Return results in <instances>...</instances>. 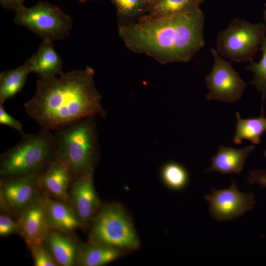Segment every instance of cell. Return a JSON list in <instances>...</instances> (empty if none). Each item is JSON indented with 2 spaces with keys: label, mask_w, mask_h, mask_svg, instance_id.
Here are the masks:
<instances>
[{
  "label": "cell",
  "mask_w": 266,
  "mask_h": 266,
  "mask_svg": "<svg viewBox=\"0 0 266 266\" xmlns=\"http://www.w3.org/2000/svg\"><path fill=\"white\" fill-rule=\"evenodd\" d=\"M31 73L27 60L22 65L0 73V104L13 98L22 90Z\"/></svg>",
  "instance_id": "obj_19"
},
{
  "label": "cell",
  "mask_w": 266,
  "mask_h": 266,
  "mask_svg": "<svg viewBox=\"0 0 266 266\" xmlns=\"http://www.w3.org/2000/svg\"><path fill=\"white\" fill-rule=\"evenodd\" d=\"M18 233V225L9 216L1 214L0 215V235L4 236L13 233Z\"/></svg>",
  "instance_id": "obj_26"
},
{
  "label": "cell",
  "mask_w": 266,
  "mask_h": 266,
  "mask_svg": "<svg viewBox=\"0 0 266 266\" xmlns=\"http://www.w3.org/2000/svg\"><path fill=\"white\" fill-rule=\"evenodd\" d=\"M204 20L198 6L171 15L121 22L118 33L134 53L162 64L186 62L204 46Z\"/></svg>",
  "instance_id": "obj_1"
},
{
  "label": "cell",
  "mask_w": 266,
  "mask_h": 266,
  "mask_svg": "<svg viewBox=\"0 0 266 266\" xmlns=\"http://www.w3.org/2000/svg\"><path fill=\"white\" fill-rule=\"evenodd\" d=\"M28 246L30 249L34 266H59L44 242L31 244Z\"/></svg>",
  "instance_id": "obj_25"
},
{
  "label": "cell",
  "mask_w": 266,
  "mask_h": 266,
  "mask_svg": "<svg viewBox=\"0 0 266 266\" xmlns=\"http://www.w3.org/2000/svg\"><path fill=\"white\" fill-rule=\"evenodd\" d=\"M115 7L122 22L135 21L146 13L150 5L146 0H109Z\"/></svg>",
  "instance_id": "obj_22"
},
{
  "label": "cell",
  "mask_w": 266,
  "mask_h": 266,
  "mask_svg": "<svg viewBox=\"0 0 266 266\" xmlns=\"http://www.w3.org/2000/svg\"><path fill=\"white\" fill-rule=\"evenodd\" d=\"M161 176L164 184L173 190L183 189L189 181L186 169L175 162H169L165 164L162 168Z\"/></svg>",
  "instance_id": "obj_23"
},
{
  "label": "cell",
  "mask_w": 266,
  "mask_h": 266,
  "mask_svg": "<svg viewBox=\"0 0 266 266\" xmlns=\"http://www.w3.org/2000/svg\"><path fill=\"white\" fill-rule=\"evenodd\" d=\"M246 179L247 183H257L259 184L261 187L266 188V170L250 171L249 173V176Z\"/></svg>",
  "instance_id": "obj_28"
},
{
  "label": "cell",
  "mask_w": 266,
  "mask_h": 266,
  "mask_svg": "<svg viewBox=\"0 0 266 266\" xmlns=\"http://www.w3.org/2000/svg\"><path fill=\"white\" fill-rule=\"evenodd\" d=\"M18 233L28 245L44 242L50 231L40 198L21 211Z\"/></svg>",
  "instance_id": "obj_12"
},
{
  "label": "cell",
  "mask_w": 266,
  "mask_h": 266,
  "mask_svg": "<svg viewBox=\"0 0 266 266\" xmlns=\"http://www.w3.org/2000/svg\"><path fill=\"white\" fill-rule=\"evenodd\" d=\"M65 233L50 230L44 243L59 266H71L75 265L78 245Z\"/></svg>",
  "instance_id": "obj_18"
},
{
  "label": "cell",
  "mask_w": 266,
  "mask_h": 266,
  "mask_svg": "<svg viewBox=\"0 0 266 266\" xmlns=\"http://www.w3.org/2000/svg\"><path fill=\"white\" fill-rule=\"evenodd\" d=\"M264 154H265V156L266 157V151L265 152Z\"/></svg>",
  "instance_id": "obj_33"
},
{
  "label": "cell",
  "mask_w": 266,
  "mask_h": 266,
  "mask_svg": "<svg viewBox=\"0 0 266 266\" xmlns=\"http://www.w3.org/2000/svg\"><path fill=\"white\" fill-rule=\"evenodd\" d=\"M210 51L214 64L211 72L205 78L209 90L206 99L234 102L241 97L246 84L231 63L224 60L217 51L213 48Z\"/></svg>",
  "instance_id": "obj_8"
},
{
  "label": "cell",
  "mask_w": 266,
  "mask_h": 266,
  "mask_svg": "<svg viewBox=\"0 0 266 266\" xmlns=\"http://www.w3.org/2000/svg\"><path fill=\"white\" fill-rule=\"evenodd\" d=\"M236 127L233 141L236 144L247 139L255 144L261 142L262 135L266 132V118L264 114L255 118L242 119L238 112L236 113Z\"/></svg>",
  "instance_id": "obj_20"
},
{
  "label": "cell",
  "mask_w": 266,
  "mask_h": 266,
  "mask_svg": "<svg viewBox=\"0 0 266 266\" xmlns=\"http://www.w3.org/2000/svg\"><path fill=\"white\" fill-rule=\"evenodd\" d=\"M146 0L148 2V3L149 4L150 6L151 5H152V4H153L154 3H155V2L158 1V0Z\"/></svg>",
  "instance_id": "obj_30"
},
{
  "label": "cell",
  "mask_w": 266,
  "mask_h": 266,
  "mask_svg": "<svg viewBox=\"0 0 266 266\" xmlns=\"http://www.w3.org/2000/svg\"><path fill=\"white\" fill-rule=\"evenodd\" d=\"M89 67L48 79L38 78L33 96L24 106L42 128L56 130L83 119L106 112Z\"/></svg>",
  "instance_id": "obj_2"
},
{
  "label": "cell",
  "mask_w": 266,
  "mask_h": 266,
  "mask_svg": "<svg viewBox=\"0 0 266 266\" xmlns=\"http://www.w3.org/2000/svg\"><path fill=\"white\" fill-rule=\"evenodd\" d=\"M14 22L36 34L43 41L60 40L67 36L72 26L70 17L59 7L39 1L31 7L18 10Z\"/></svg>",
  "instance_id": "obj_7"
},
{
  "label": "cell",
  "mask_w": 266,
  "mask_h": 266,
  "mask_svg": "<svg viewBox=\"0 0 266 266\" xmlns=\"http://www.w3.org/2000/svg\"><path fill=\"white\" fill-rule=\"evenodd\" d=\"M79 0L81 2H84L86 1L87 0Z\"/></svg>",
  "instance_id": "obj_32"
},
{
  "label": "cell",
  "mask_w": 266,
  "mask_h": 266,
  "mask_svg": "<svg viewBox=\"0 0 266 266\" xmlns=\"http://www.w3.org/2000/svg\"><path fill=\"white\" fill-rule=\"evenodd\" d=\"M126 251L89 242L78 246L75 265L80 266H102L117 260Z\"/></svg>",
  "instance_id": "obj_17"
},
{
  "label": "cell",
  "mask_w": 266,
  "mask_h": 266,
  "mask_svg": "<svg viewBox=\"0 0 266 266\" xmlns=\"http://www.w3.org/2000/svg\"><path fill=\"white\" fill-rule=\"evenodd\" d=\"M47 221L51 230L64 233L72 232L82 226L77 215L68 203L41 196Z\"/></svg>",
  "instance_id": "obj_14"
},
{
  "label": "cell",
  "mask_w": 266,
  "mask_h": 266,
  "mask_svg": "<svg viewBox=\"0 0 266 266\" xmlns=\"http://www.w3.org/2000/svg\"><path fill=\"white\" fill-rule=\"evenodd\" d=\"M0 124L10 127L20 133L23 132L22 124L7 113L4 108L3 104H0Z\"/></svg>",
  "instance_id": "obj_27"
},
{
  "label": "cell",
  "mask_w": 266,
  "mask_h": 266,
  "mask_svg": "<svg viewBox=\"0 0 266 266\" xmlns=\"http://www.w3.org/2000/svg\"><path fill=\"white\" fill-rule=\"evenodd\" d=\"M94 117L64 126L53 133L56 157L68 165L72 179L94 169L99 147Z\"/></svg>",
  "instance_id": "obj_3"
},
{
  "label": "cell",
  "mask_w": 266,
  "mask_h": 266,
  "mask_svg": "<svg viewBox=\"0 0 266 266\" xmlns=\"http://www.w3.org/2000/svg\"><path fill=\"white\" fill-rule=\"evenodd\" d=\"M254 149L253 145L240 149L222 145L211 158V166L205 172L216 171L222 174H239L243 168L246 159Z\"/></svg>",
  "instance_id": "obj_16"
},
{
  "label": "cell",
  "mask_w": 266,
  "mask_h": 266,
  "mask_svg": "<svg viewBox=\"0 0 266 266\" xmlns=\"http://www.w3.org/2000/svg\"><path fill=\"white\" fill-rule=\"evenodd\" d=\"M88 242L128 251L136 250L140 241L132 220L115 203L102 205L94 216Z\"/></svg>",
  "instance_id": "obj_5"
},
{
  "label": "cell",
  "mask_w": 266,
  "mask_h": 266,
  "mask_svg": "<svg viewBox=\"0 0 266 266\" xmlns=\"http://www.w3.org/2000/svg\"><path fill=\"white\" fill-rule=\"evenodd\" d=\"M264 15H265V19L266 21V10L264 11Z\"/></svg>",
  "instance_id": "obj_31"
},
{
  "label": "cell",
  "mask_w": 266,
  "mask_h": 266,
  "mask_svg": "<svg viewBox=\"0 0 266 266\" xmlns=\"http://www.w3.org/2000/svg\"><path fill=\"white\" fill-rule=\"evenodd\" d=\"M262 23L252 24L242 19L231 21L217 36V51L221 56L236 62L252 61L266 36Z\"/></svg>",
  "instance_id": "obj_6"
},
{
  "label": "cell",
  "mask_w": 266,
  "mask_h": 266,
  "mask_svg": "<svg viewBox=\"0 0 266 266\" xmlns=\"http://www.w3.org/2000/svg\"><path fill=\"white\" fill-rule=\"evenodd\" d=\"M263 53L258 63L252 61L247 69L254 74L253 79L249 83L254 85L262 93L261 114H264V103L266 96V36L264 38L260 47Z\"/></svg>",
  "instance_id": "obj_24"
},
{
  "label": "cell",
  "mask_w": 266,
  "mask_h": 266,
  "mask_svg": "<svg viewBox=\"0 0 266 266\" xmlns=\"http://www.w3.org/2000/svg\"><path fill=\"white\" fill-rule=\"evenodd\" d=\"M25 0H0L1 5L5 9L16 12L24 5Z\"/></svg>",
  "instance_id": "obj_29"
},
{
  "label": "cell",
  "mask_w": 266,
  "mask_h": 266,
  "mask_svg": "<svg viewBox=\"0 0 266 266\" xmlns=\"http://www.w3.org/2000/svg\"><path fill=\"white\" fill-rule=\"evenodd\" d=\"M20 140L0 156L2 177L40 175L56 158L53 133L42 128L34 134L23 132Z\"/></svg>",
  "instance_id": "obj_4"
},
{
  "label": "cell",
  "mask_w": 266,
  "mask_h": 266,
  "mask_svg": "<svg viewBox=\"0 0 266 266\" xmlns=\"http://www.w3.org/2000/svg\"><path fill=\"white\" fill-rule=\"evenodd\" d=\"M94 170H88L75 179L68 192V203L74 210L82 226L91 223L102 205L95 189Z\"/></svg>",
  "instance_id": "obj_11"
},
{
  "label": "cell",
  "mask_w": 266,
  "mask_h": 266,
  "mask_svg": "<svg viewBox=\"0 0 266 266\" xmlns=\"http://www.w3.org/2000/svg\"><path fill=\"white\" fill-rule=\"evenodd\" d=\"M202 0H158L140 18H154L183 12L198 7Z\"/></svg>",
  "instance_id": "obj_21"
},
{
  "label": "cell",
  "mask_w": 266,
  "mask_h": 266,
  "mask_svg": "<svg viewBox=\"0 0 266 266\" xmlns=\"http://www.w3.org/2000/svg\"><path fill=\"white\" fill-rule=\"evenodd\" d=\"M39 179L41 187L52 196L68 203V188L72 177L65 162L56 157L39 176Z\"/></svg>",
  "instance_id": "obj_13"
},
{
  "label": "cell",
  "mask_w": 266,
  "mask_h": 266,
  "mask_svg": "<svg viewBox=\"0 0 266 266\" xmlns=\"http://www.w3.org/2000/svg\"><path fill=\"white\" fill-rule=\"evenodd\" d=\"M229 188L211 189L205 196L209 203V211L213 219L219 221L231 220L237 218L253 209L255 204L253 194H243L237 189L236 182L231 181Z\"/></svg>",
  "instance_id": "obj_9"
},
{
  "label": "cell",
  "mask_w": 266,
  "mask_h": 266,
  "mask_svg": "<svg viewBox=\"0 0 266 266\" xmlns=\"http://www.w3.org/2000/svg\"><path fill=\"white\" fill-rule=\"evenodd\" d=\"M38 175L6 176L1 181L0 203L13 211H22L38 200L40 196Z\"/></svg>",
  "instance_id": "obj_10"
},
{
  "label": "cell",
  "mask_w": 266,
  "mask_h": 266,
  "mask_svg": "<svg viewBox=\"0 0 266 266\" xmlns=\"http://www.w3.org/2000/svg\"><path fill=\"white\" fill-rule=\"evenodd\" d=\"M28 60L31 72L35 73L38 78L48 79L63 73V61L50 40H43Z\"/></svg>",
  "instance_id": "obj_15"
}]
</instances>
